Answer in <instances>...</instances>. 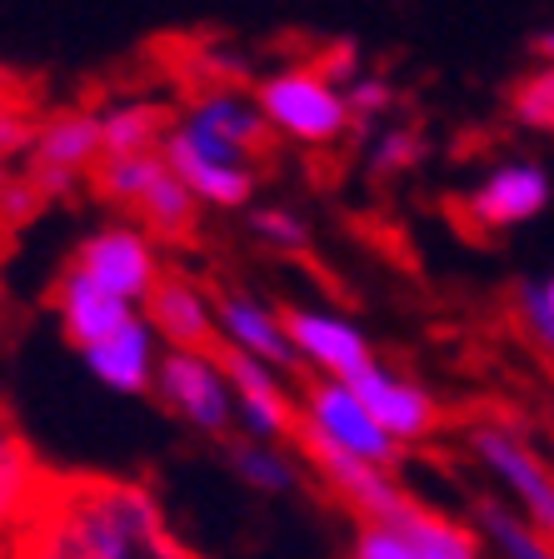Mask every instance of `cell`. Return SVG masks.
I'll return each instance as SVG.
<instances>
[{
    "label": "cell",
    "instance_id": "6da1fadb",
    "mask_svg": "<svg viewBox=\"0 0 554 559\" xmlns=\"http://www.w3.org/2000/svg\"><path fill=\"white\" fill-rule=\"evenodd\" d=\"M11 559H200L151 485L120 475H50L11 539Z\"/></svg>",
    "mask_w": 554,
    "mask_h": 559
},
{
    "label": "cell",
    "instance_id": "7a4b0ae2",
    "mask_svg": "<svg viewBox=\"0 0 554 559\" xmlns=\"http://www.w3.org/2000/svg\"><path fill=\"white\" fill-rule=\"evenodd\" d=\"M270 145L275 130L255 91L235 81H210L180 100L165 160L205 210H250Z\"/></svg>",
    "mask_w": 554,
    "mask_h": 559
},
{
    "label": "cell",
    "instance_id": "3957f363",
    "mask_svg": "<svg viewBox=\"0 0 554 559\" xmlns=\"http://www.w3.org/2000/svg\"><path fill=\"white\" fill-rule=\"evenodd\" d=\"M95 200L116 210V221H130L161 245H190L200 235V205L185 180L170 170L165 151L126 155V160H101L91 175Z\"/></svg>",
    "mask_w": 554,
    "mask_h": 559
},
{
    "label": "cell",
    "instance_id": "277c9868",
    "mask_svg": "<svg viewBox=\"0 0 554 559\" xmlns=\"http://www.w3.org/2000/svg\"><path fill=\"white\" fill-rule=\"evenodd\" d=\"M255 100L266 110L270 130L295 145H310V151H325V145H340V140L355 130V116H350L345 85H335L320 66H285L270 70L266 81H255Z\"/></svg>",
    "mask_w": 554,
    "mask_h": 559
},
{
    "label": "cell",
    "instance_id": "5b68a950",
    "mask_svg": "<svg viewBox=\"0 0 554 559\" xmlns=\"http://www.w3.org/2000/svg\"><path fill=\"white\" fill-rule=\"evenodd\" d=\"M295 409H300V430L295 435H310V440L350 454L359 465L380 469V475H394V469L404 465V444H394L390 435L380 430V419L369 415V405L350 384L305 374V380L295 384Z\"/></svg>",
    "mask_w": 554,
    "mask_h": 559
},
{
    "label": "cell",
    "instance_id": "8992f818",
    "mask_svg": "<svg viewBox=\"0 0 554 559\" xmlns=\"http://www.w3.org/2000/svg\"><path fill=\"white\" fill-rule=\"evenodd\" d=\"M464 444L480 460L490 479L505 489V504L520 514L524 524H534L540 535L554 539V465L524 440L520 430H509L499 419H474L464 430Z\"/></svg>",
    "mask_w": 554,
    "mask_h": 559
},
{
    "label": "cell",
    "instance_id": "52a82bcc",
    "mask_svg": "<svg viewBox=\"0 0 554 559\" xmlns=\"http://www.w3.org/2000/svg\"><path fill=\"white\" fill-rule=\"evenodd\" d=\"M75 275H85L91 285H101L105 295H116V300L135 305L145 310V300L155 295V285L165 280V245L151 240V235L140 230L130 221H110L101 230H91L66 260Z\"/></svg>",
    "mask_w": 554,
    "mask_h": 559
},
{
    "label": "cell",
    "instance_id": "ba28073f",
    "mask_svg": "<svg viewBox=\"0 0 554 559\" xmlns=\"http://www.w3.org/2000/svg\"><path fill=\"white\" fill-rule=\"evenodd\" d=\"M151 395L180 419L185 430L205 435V440H225V444L235 440V390L220 355L165 349Z\"/></svg>",
    "mask_w": 554,
    "mask_h": 559
},
{
    "label": "cell",
    "instance_id": "9c48e42d",
    "mask_svg": "<svg viewBox=\"0 0 554 559\" xmlns=\"http://www.w3.org/2000/svg\"><path fill=\"white\" fill-rule=\"evenodd\" d=\"M101 160H105L101 110H95V105H56V110L40 116L31 155H25V165H15V170H31L35 180L46 186V195L60 200L81 186V180L91 186V175Z\"/></svg>",
    "mask_w": 554,
    "mask_h": 559
},
{
    "label": "cell",
    "instance_id": "30bf717a",
    "mask_svg": "<svg viewBox=\"0 0 554 559\" xmlns=\"http://www.w3.org/2000/svg\"><path fill=\"white\" fill-rule=\"evenodd\" d=\"M554 200V180L540 160H499L460 195V221L480 235H505L540 221Z\"/></svg>",
    "mask_w": 554,
    "mask_h": 559
},
{
    "label": "cell",
    "instance_id": "8fae6325",
    "mask_svg": "<svg viewBox=\"0 0 554 559\" xmlns=\"http://www.w3.org/2000/svg\"><path fill=\"white\" fill-rule=\"evenodd\" d=\"M285 330H290V345L300 355L305 374L355 384L365 370L380 365V355H375L365 330L335 310H320V305H285Z\"/></svg>",
    "mask_w": 554,
    "mask_h": 559
},
{
    "label": "cell",
    "instance_id": "7c38bea8",
    "mask_svg": "<svg viewBox=\"0 0 554 559\" xmlns=\"http://www.w3.org/2000/svg\"><path fill=\"white\" fill-rule=\"evenodd\" d=\"M220 365L235 390V435L260 444H295L300 409H295V390L285 384V374L250 355H231V349H220Z\"/></svg>",
    "mask_w": 554,
    "mask_h": 559
},
{
    "label": "cell",
    "instance_id": "4fadbf2b",
    "mask_svg": "<svg viewBox=\"0 0 554 559\" xmlns=\"http://www.w3.org/2000/svg\"><path fill=\"white\" fill-rule=\"evenodd\" d=\"M215 310H220V349L250 355V360L270 365V370H280V374L300 370V355L290 345L285 310H280V305L260 300V295L240 290V285H220Z\"/></svg>",
    "mask_w": 554,
    "mask_h": 559
},
{
    "label": "cell",
    "instance_id": "5bb4252c",
    "mask_svg": "<svg viewBox=\"0 0 554 559\" xmlns=\"http://www.w3.org/2000/svg\"><path fill=\"white\" fill-rule=\"evenodd\" d=\"M140 314L151 320V330L161 335L165 349H200V355H220L215 290H210V285H200L196 275H185V270L170 265Z\"/></svg>",
    "mask_w": 554,
    "mask_h": 559
},
{
    "label": "cell",
    "instance_id": "9a60e30c",
    "mask_svg": "<svg viewBox=\"0 0 554 559\" xmlns=\"http://www.w3.org/2000/svg\"><path fill=\"white\" fill-rule=\"evenodd\" d=\"M359 400L369 405V415L380 419V430L390 435L394 444H425L439 435V425H445V409H439V400L429 395L420 380H410V374L390 370V365H375V370H365L355 384H350Z\"/></svg>",
    "mask_w": 554,
    "mask_h": 559
},
{
    "label": "cell",
    "instance_id": "2e32d148",
    "mask_svg": "<svg viewBox=\"0 0 554 559\" xmlns=\"http://www.w3.org/2000/svg\"><path fill=\"white\" fill-rule=\"evenodd\" d=\"M46 305H50V314H56L60 335H66L75 349L101 345V340H110L120 325H130V320L140 314L135 305L116 300V295H105L101 285H91L85 275H75L70 265L50 280Z\"/></svg>",
    "mask_w": 554,
    "mask_h": 559
},
{
    "label": "cell",
    "instance_id": "e0dca14e",
    "mask_svg": "<svg viewBox=\"0 0 554 559\" xmlns=\"http://www.w3.org/2000/svg\"><path fill=\"white\" fill-rule=\"evenodd\" d=\"M161 355H165V345H161V335L151 330L145 314H135L130 325H120L116 335L101 340V345L81 349L85 370H91L105 390H116V395H151L155 370H161Z\"/></svg>",
    "mask_w": 554,
    "mask_h": 559
},
{
    "label": "cell",
    "instance_id": "ac0fdd59",
    "mask_svg": "<svg viewBox=\"0 0 554 559\" xmlns=\"http://www.w3.org/2000/svg\"><path fill=\"white\" fill-rule=\"evenodd\" d=\"M95 110H101L105 160H126V155L165 151L180 105L155 100V95H120V100H105V105H95Z\"/></svg>",
    "mask_w": 554,
    "mask_h": 559
},
{
    "label": "cell",
    "instance_id": "d6986e66",
    "mask_svg": "<svg viewBox=\"0 0 554 559\" xmlns=\"http://www.w3.org/2000/svg\"><path fill=\"white\" fill-rule=\"evenodd\" d=\"M385 530H394L420 559H485V539H480L474 524L455 520V514H445V510H429L415 495L394 510V520L385 524Z\"/></svg>",
    "mask_w": 554,
    "mask_h": 559
},
{
    "label": "cell",
    "instance_id": "ffe728a7",
    "mask_svg": "<svg viewBox=\"0 0 554 559\" xmlns=\"http://www.w3.org/2000/svg\"><path fill=\"white\" fill-rule=\"evenodd\" d=\"M40 485H46V469L35 460L31 440H25L21 425L0 409V545L5 549H11L15 530H21L25 510L35 504Z\"/></svg>",
    "mask_w": 554,
    "mask_h": 559
},
{
    "label": "cell",
    "instance_id": "44dd1931",
    "mask_svg": "<svg viewBox=\"0 0 554 559\" xmlns=\"http://www.w3.org/2000/svg\"><path fill=\"white\" fill-rule=\"evenodd\" d=\"M225 465L235 469V479H245V485L260 489V495H295V489L305 485V475H310L300 454L280 450V444L240 440V435L225 444Z\"/></svg>",
    "mask_w": 554,
    "mask_h": 559
},
{
    "label": "cell",
    "instance_id": "7402d4cb",
    "mask_svg": "<svg viewBox=\"0 0 554 559\" xmlns=\"http://www.w3.org/2000/svg\"><path fill=\"white\" fill-rule=\"evenodd\" d=\"M474 530L485 539V555L495 559H554V539L540 535L534 524H524L505 500L474 504Z\"/></svg>",
    "mask_w": 554,
    "mask_h": 559
},
{
    "label": "cell",
    "instance_id": "603a6c76",
    "mask_svg": "<svg viewBox=\"0 0 554 559\" xmlns=\"http://www.w3.org/2000/svg\"><path fill=\"white\" fill-rule=\"evenodd\" d=\"M509 305H515V325L524 330V340L554 365V270L520 280Z\"/></svg>",
    "mask_w": 554,
    "mask_h": 559
},
{
    "label": "cell",
    "instance_id": "cb8c5ba5",
    "mask_svg": "<svg viewBox=\"0 0 554 559\" xmlns=\"http://www.w3.org/2000/svg\"><path fill=\"white\" fill-rule=\"evenodd\" d=\"M509 116L534 135H554V66H530L509 85Z\"/></svg>",
    "mask_w": 554,
    "mask_h": 559
},
{
    "label": "cell",
    "instance_id": "d4e9b609",
    "mask_svg": "<svg viewBox=\"0 0 554 559\" xmlns=\"http://www.w3.org/2000/svg\"><path fill=\"white\" fill-rule=\"evenodd\" d=\"M425 155H429V140L415 126H385L375 135V145H369V175L375 180H394V175L415 170Z\"/></svg>",
    "mask_w": 554,
    "mask_h": 559
},
{
    "label": "cell",
    "instance_id": "484cf974",
    "mask_svg": "<svg viewBox=\"0 0 554 559\" xmlns=\"http://www.w3.org/2000/svg\"><path fill=\"white\" fill-rule=\"evenodd\" d=\"M250 230L260 245H270V250H280V255H305L315 240L310 221L305 215H295L290 205H255L250 210Z\"/></svg>",
    "mask_w": 554,
    "mask_h": 559
},
{
    "label": "cell",
    "instance_id": "4316f807",
    "mask_svg": "<svg viewBox=\"0 0 554 559\" xmlns=\"http://www.w3.org/2000/svg\"><path fill=\"white\" fill-rule=\"evenodd\" d=\"M46 205H50L46 186H40L31 170H11L5 180H0V240L21 235Z\"/></svg>",
    "mask_w": 554,
    "mask_h": 559
},
{
    "label": "cell",
    "instance_id": "83f0119b",
    "mask_svg": "<svg viewBox=\"0 0 554 559\" xmlns=\"http://www.w3.org/2000/svg\"><path fill=\"white\" fill-rule=\"evenodd\" d=\"M35 130H40V116L31 110V100L0 105V165H5V170L25 165V155H31V145H35Z\"/></svg>",
    "mask_w": 554,
    "mask_h": 559
},
{
    "label": "cell",
    "instance_id": "f1b7e54d",
    "mask_svg": "<svg viewBox=\"0 0 554 559\" xmlns=\"http://www.w3.org/2000/svg\"><path fill=\"white\" fill-rule=\"evenodd\" d=\"M345 100H350L355 126H369V120H380L385 110H394V81H385L375 70H359L355 81L345 85Z\"/></svg>",
    "mask_w": 554,
    "mask_h": 559
},
{
    "label": "cell",
    "instance_id": "f546056e",
    "mask_svg": "<svg viewBox=\"0 0 554 559\" xmlns=\"http://www.w3.org/2000/svg\"><path fill=\"white\" fill-rule=\"evenodd\" d=\"M350 559H420V555L404 545L394 530H385V524H355Z\"/></svg>",
    "mask_w": 554,
    "mask_h": 559
},
{
    "label": "cell",
    "instance_id": "4dcf8cb0",
    "mask_svg": "<svg viewBox=\"0 0 554 559\" xmlns=\"http://www.w3.org/2000/svg\"><path fill=\"white\" fill-rule=\"evenodd\" d=\"M11 100H25L21 85H15V75L5 66H0V105H11Z\"/></svg>",
    "mask_w": 554,
    "mask_h": 559
},
{
    "label": "cell",
    "instance_id": "1f68e13d",
    "mask_svg": "<svg viewBox=\"0 0 554 559\" xmlns=\"http://www.w3.org/2000/svg\"><path fill=\"white\" fill-rule=\"evenodd\" d=\"M5 175H11V170H5V165H0V180H5Z\"/></svg>",
    "mask_w": 554,
    "mask_h": 559
},
{
    "label": "cell",
    "instance_id": "d6a6232c",
    "mask_svg": "<svg viewBox=\"0 0 554 559\" xmlns=\"http://www.w3.org/2000/svg\"><path fill=\"white\" fill-rule=\"evenodd\" d=\"M0 305H5V290H0Z\"/></svg>",
    "mask_w": 554,
    "mask_h": 559
}]
</instances>
